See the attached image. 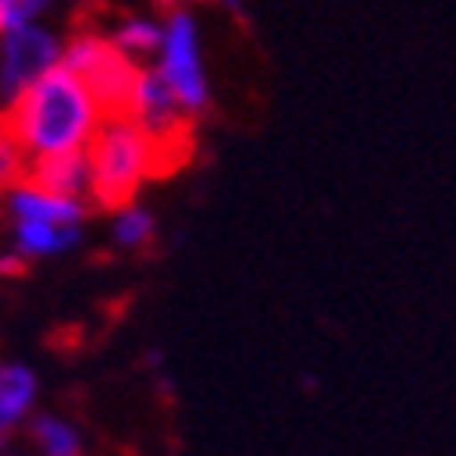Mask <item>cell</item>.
I'll use <instances>...</instances> for the list:
<instances>
[{"instance_id": "12", "label": "cell", "mask_w": 456, "mask_h": 456, "mask_svg": "<svg viewBox=\"0 0 456 456\" xmlns=\"http://www.w3.org/2000/svg\"><path fill=\"white\" fill-rule=\"evenodd\" d=\"M33 442L41 449V456H81V435L59 416L33 420Z\"/></svg>"}, {"instance_id": "14", "label": "cell", "mask_w": 456, "mask_h": 456, "mask_svg": "<svg viewBox=\"0 0 456 456\" xmlns=\"http://www.w3.org/2000/svg\"><path fill=\"white\" fill-rule=\"evenodd\" d=\"M48 4H52V0H0V33L33 22Z\"/></svg>"}, {"instance_id": "1", "label": "cell", "mask_w": 456, "mask_h": 456, "mask_svg": "<svg viewBox=\"0 0 456 456\" xmlns=\"http://www.w3.org/2000/svg\"><path fill=\"white\" fill-rule=\"evenodd\" d=\"M4 113L29 158L85 150L102 121V110L85 81L62 62L26 85Z\"/></svg>"}, {"instance_id": "5", "label": "cell", "mask_w": 456, "mask_h": 456, "mask_svg": "<svg viewBox=\"0 0 456 456\" xmlns=\"http://www.w3.org/2000/svg\"><path fill=\"white\" fill-rule=\"evenodd\" d=\"M59 59H62V45L48 29L33 22L0 33V95L15 99L41 73L59 66Z\"/></svg>"}, {"instance_id": "6", "label": "cell", "mask_w": 456, "mask_h": 456, "mask_svg": "<svg viewBox=\"0 0 456 456\" xmlns=\"http://www.w3.org/2000/svg\"><path fill=\"white\" fill-rule=\"evenodd\" d=\"M29 190H45L59 198H88V154L85 150H66V154H37L26 161L22 183Z\"/></svg>"}, {"instance_id": "2", "label": "cell", "mask_w": 456, "mask_h": 456, "mask_svg": "<svg viewBox=\"0 0 456 456\" xmlns=\"http://www.w3.org/2000/svg\"><path fill=\"white\" fill-rule=\"evenodd\" d=\"M88 154V201L92 208L118 212L135 201L146 179H158L161 154L132 118H102L85 146Z\"/></svg>"}, {"instance_id": "16", "label": "cell", "mask_w": 456, "mask_h": 456, "mask_svg": "<svg viewBox=\"0 0 456 456\" xmlns=\"http://www.w3.org/2000/svg\"><path fill=\"white\" fill-rule=\"evenodd\" d=\"M0 274H4V278H15V274H22V259H15V256H4V259H0Z\"/></svg>"}, {"instance_id": "7", "label": "cell", "mask_w": 456, "mask_h": 456, "mask_svg": "<svg viewBox=\"0 0 456 456\" xmlns=\"http://www.w3.org/2000/svg\"><path fill=\"white\" fill-rule=\"evenodd\" d=\"M19 219H37V223H66V226H81V219L88 216V205L81 198H59V194H45V190H29V186H15L12 201Z\"/></svg>"}, {"instance_id": "9", "label": "cell", "mask_w": 456, "mask_h": 456, "mask_svg": "<svg viewBox=\"0 0 456 456\" xmlns=\"http://www.w3.org/2000/svg\"><path fill=\"white\" fill-rule=\"evenodd\" d=\"M81 241V226H66V223H37V219H19L15 226V245L22 256H55L66 252Z\"/></svg>"}, {"instance_id": "8", "label": "cell", "mask_w": 456, "mask_h": 456, "mask_svg": "<svg viewBox=\"0 0 456 456\" xmlns=\"http://www.w3.org/2000/svg\"><path fill=\"white\" fill-rule=\"evenodd\" d=\"M37 398V379L26 365H0V442H4L19 420L29 412Z\"/></svg>"}, {"instance_id": "15", "label": "cell", "mask_w": 456, "mask_h": 456, "mask_svg": "<svg viewBox=\"0 0 456 456\" xmlns=\"http://www.w3.org/2000/svg\"><path fill=\"white\" fill-rule=\"evenodd\" d=\"M154 4L165 12H190L194 4H223V0H154Z\"/></svg>"}, {"instance_id": "10", "label": "cell", "mask_w": 456, "mask_h": 456, "mask_svg": "<svg viewBox=\"0 0 456 456\" xmlns=\"http://www.w3.org/2000/svg\"><path fill=\"white\" fill-rule=\"evenodd\" d=\"M161 33H165V22H158V19L125 15L118 26H113L110 41L118 45L128 59L146 62V59H154V55H158V48H161Z\"/></svg>"}, {"instance_id": "11", "label": "cell", "mask_w": 456, "mask_h": 456, "mask_svg": "<svg viewBox=\"0 0 456 456\" xmlns=\"http://www.w3.org/2000/svg\"><path fill=\"white\" fill-rule=\"evenodd\" d=\"M158 238V223H154V212H146L142 205H125L118 208V216H113V241H118L121 248L128 252H142L150 248Z\"/></svg>"}, {"instance_id": "13", "label": "cell", "mask_w": 456, "mask_h": 456, "mask_svg": "<svg viewBox=\"0 0 456 456\" xmlns=\"http://www.w3.org/2000/svg\"><path fill=\"white\" fill-rule=\"evenodd\" d=\"M26 161L29 154L22 150L8 113L0 110V190H15L22 183V172H26Z\"/></svg>"}, {"instance_id": "3", "label": "cell", "mask_w": 456, "mask_h": 456, "mask_svg": "<svg viewBox=\"0 0 456 456\" xmlns=\"http://www.w3.org/2000/svg\"><path fill=\"white\" fill-rule=\"evenodd\" d=\"M59 62L85 81V88L92 92V99L102 110V118H128L135 77H139L142 62L128 59L110 37H102L92 26H77L69 33Z\"/></svg>"}, {"instance_id": "4", "label": "cell", "mask_w": 456, "mask_h": 456, "mask_svg": "<svg viewBox=\"0 0 456 456\" xmlns=\"http://www.w3.org/2000/svg\"><path fill=\"white\" fill-rule=\"evenodd\" d=\"M154 66L165 77L172 99L190 121L205 118L212 106V88H208V69L201 55V29L194 12H168L165 15V33L161 48L154 55Z\"/></svg>"}]
</instances>
